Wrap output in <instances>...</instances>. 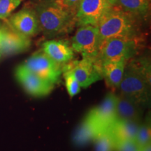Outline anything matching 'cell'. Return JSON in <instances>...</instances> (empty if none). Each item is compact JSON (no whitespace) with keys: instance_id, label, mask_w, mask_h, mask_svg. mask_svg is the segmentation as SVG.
Returning a JSON list of instances; mask_svg holds the SVG:
<instances>
[{"instance_id":"cell-7","label":"cell","mask_w":151,"mask_h":151,"mask_svg":"<svg viewBox=\"0 0 151 151\" xmlns=\"http://www.w3.org/2000/svg\"><path fill=\"white\" fill-rule=\"evenodd\" d=\"M29 37L17 32L6 22L0 27V60L22 53L30 48Z\"/></svg>"},{"instance_id":"cell-24","label":"cell","mask_w":151,"mask_h":151,"mask_svg":"<svg viewBox=\"0 0 151 151\" xmlns=\"http://www.w3.org/2000/svg\"><path fill=\"white\" fill-rule=\"evenodd\" d=\"M58 1H59L60 3L62 4L64 6L72 10L76 9V7L77 8L81 0H58Z\"/></svg>"},{"instance_id":"cell-2","label":"cell","mask_w":151,"mask_h":151,"mask_svg":"<svg viewBox=\"0 0 151 151\" xmlns=\"http://www.w3.org/2000/svg\"><path fill=\"white\" fill-rule=\"evenodd\" d=\"M72 10L59 1H41L36 7L40 30L45 35L55 36L67 33L76 22Z\"/></svg>"},{"instance_id":"cell-23","label":"cell","mask_w":151,"mask_h":151,"mask_svg":"<svg viewBox=\"0 0 151 151\" xmlns=\"http://www.w3.org/2000/svg\"><path fill=\"white\" fill-rule=\"evenodd\" d=\"M139 149L134 139H115V151H139Z\"/></svg>"},{"instance_id":"cell-17","label":"cell","mask_w":151,"mask_h":151,"mask_svg":"<svg viewBox=\"0 0 151 151\" xmlns=\"http://www.w3.org/2000/svg\"><path fill=\"white\" fill-rule=\"evenodd\" d=\"M141 122L132 120H116L109 129L116 139H134Z\"/></svg>"},{"instance_id":"cell-25","label":"cell","mask_w":151,"mask_h":151,"mask_svg":"<svg viewBox=\"0 0 151 151\" xmlns=\"http://www.w3.org/2000/svg\"><path fill=\"white\" fill-rule=\"evenodd\" d=\"M139 151H151V143H149L148 144L145 145V146L140 147Z\"/></svg>"},{"instance_id":"cell-14","label":"cell","mask_w":151,"mask_h":151,"mask_svg":"<svg viewBox=\"0 0 151 151\" xmlns=\"http://www.w3.org/2000/svg\"><path fill=\"white\" fill-rule=\"evenodd\" d=\"M103 130L89 114H87L73 137V143L76 146H84L94 141L98 134Z\"/></svg>"},{"instance_id":"cell-18","label":"cell","mask_w":151,"mask_h":151,"mask_svg":"<svg viewBox=\"0 0 151 151\" xmlns=\"http://www.w3.org/2000/svg\"><path fill=\"white\" fill-rule=\"evenodd\" d=\"M116 6L135 17L144 16L150 9V0H117Z\"/></svg>"},{"instance_id":"cell-11","label":"cell","mask_w":151,"mask_h":151,"mask_svg":"<svg viewBox=\"0 0 151 151\" xmlns=\"http://www.w3.org/2000/svg\"><path fill=\"white\" fill-rule=\"evenodd\" d=\"M6 22L17 32L29 38L41 31L37 13L31 9H22L11 15Z\"/></svg>"},{"instance_id":"cell-19","label":"cell","mask_w":151,"mask_h":151,"mask_svg":"<svg viewBox=\"0 0 151 151\" xmlns=\"http://www.w3.org/2000/svg\"><path fill=\"white\" fill-rule=\"evenodd\" d=\"M94 141L95 151H115V138L109 128L100 132Z\"/></svg>"},{"instance_id":"cell-12","label":"cell","mask_w":151,"mask_h":151,"mask_svg":"<svg viewBox=\"0 0 151 151\" xmlns=\"http://www.w3.org/2000/svg\"><path fill=\"white\" fill-rule=\"evenodd\" d=\"M116 94L109 92L102 102L88 112L92 118L104 129L109 128L116 121Z\"/></svg>"},{"instance_id":"cell-15","label":"cell","mask_w":151,"mask_h":151,"mask_svg":"<svg viewBox=\"0 0 151 151\" xmlns=\"http://www.w3.org/2000/svg\"><path fill=\"white\" fill-rule=\"evenodd\" d=\"M116 96V120H132L141 122V106L121 94Z\"/></svg>"},{"instance_id":"cell-10","label":"cell","mask_w":151,"mask_h":151,"mask_svg":"<svg viewBox=\"0 0 151 151\" xmlns=\"http://www.w3.org/2000/svg\"><path fill=\"white\" fill-rule=\"evenodd\" d=\"M62 68L72 71L81 88H86L103 79L99 65L95 60L91 58H83L81 60L70 62L64 65Z\"/></svg>"},{"instance_id":"cell-20","label":"cell","mask_w":151,"mask_h":151,"mask_svg":"<svg viewBox=\"0 0 151 151\" xmlns=\"http://www.w3.org/2000/svg\"><path fill=\"white\" fill-rule=\"evenodd\" d=\"M150 120L146 118L144 122H141L134 139L139 148L150 143Z\"/></svg>"},{"instance_id":"cell-4","label":"cell","mask_w":151,"mask_h":151,"mask_svg":"<svg viewBox=\"0 0 151 151\" xmlns=\"http://www.w3.org/2000/svg\"><path fill=\"white\" fill-rule=\"evenodd\" d=\"M137 39L122 37L105 39L101 41L96 61L98 64L121 60L127 61L135 54Z\"/></svg>"},{"instance_id":"cell-13","label":"cell","mask_w":151,"mask_h":151,"mask_svg":"<svg viewBox=\"0 0 151 151\" xmlns=\"http://www.w3.org/2000/svg\"><path fill=\"white\" fill-rule=\"evenodd\" d=\"M42 51L50 59L63 66L73 60V50L69 43L62 40L47 41L42 45Z\"/></svg>"},{"instance_id":"cell-8","label":"cell","mask_w":151,"mask_h":151,"mask_svg":"<svg viewBox=\"0 0 151 151\" xmlns=\"http://www.w3.org/2000/svg\"><path fill=\"white\" fill-rule=\"evenodd\" d=\"M112 6L107 0H81L75 15L76 22L78 26H97Z\"/></svg>"},{"instance_id":"cell-26","label":"cell","mask_w":151,"mask_h":151,"mask_svg":"<svg viewBox=\"0 0 151 151\" xmlns=\"http://www.w3.org/2000/svg\"><path fill=\"white\" fill-rule=\"evenodd\" d=\"M107 1L112 6H116L117 4V0H107Z\"/></svg>"},{"instance_id":"cell-6","label":"cell","mask_w":151,"mask_h":151,"mask_svg":"<svg viewBox=\"0 0 151 151\" xmlns=\"http://www.w3.org/2000/svg\"><path fill=\"white\" fill-rule=\"evenodd\" d=\"M22 64L30 71L52 84H57L60 81L62 65L50 59L42 50L32 55Z\"/></svg>"},{"instance_id":"cell-3","label":"cell","mask_w":151,"mask_h":151,"mask_svg":"<svg viewBox=\"0 0 151 151\" xmlns=\"http://www.w3.org/2000/svg\"><path fill=\"white\" fill-rule=\"evenodd\" d=\"M102 41L113 37L137 39L138 27L135 16L113 6L97 24Z\"/></svg>"},{"instance_id":"cell-5","label":"cell","mask_w":151,"mask_h":151,"mask_svg":"<svg viewBox=\"0 0 151 151\" xmlns=\"http://www.w3.org/2000/svg\"><path fill=\"white\" fill-rule=\"evenodd\" d=\"M101 41L97 26H80L71 39L73 50L82 55L83 58L96 60Z\"/></svg>"},{"instance_id":"cell-27","label":"cell","mask_w":151,"mask_h":151,"mask_svg":"<svg viewBox=\"0 0 151 151\" xmlns=\"http://www.w3.org/2000/svg\"><path fill=\"white\" fill-rule=\"evenodd\" d=\"M58 1V0H41V1Z\"/></svg>"},{"instance_id":"cell-21","label":"cell","mask_w":151,"mask_h":151,"mask_svg":"<svg viewBox=\"0 0 151 151\" xmlns=\"http://www.w3.org/2000/svg\"><path fill=\"white\" fill-rule=\"evenodd\" d=\"M62 73L65 80L66 88L70 97H74L81 91V86L71 69L62 68Z\"/></svg>"},{"instance_id":"cell-1","label":"cell","mask_w":151,"mask_h":151,"mask_svg":"<svg viewBox=\"0 0 151 151\" xmlns=\"http://www.w3.org/2000/svg\"><path fill=\"white\" fill-rule=\"evenodd\" d=\"M120 93L142 106L150 101V67L146 60H136L124 69L120 86Z\"/></svg>"},{"instance_id":"cell-9","label":"cell","mask_w":151,"mask_h":151,"mask_svg":"<svg viewBox=\"0 0 151 151\" xmlns=\"http://www.w3.org/2000/svg\"><path fill=\"white\" fill-rule=\"evenodd\" d=\"M15 77L25 92L35 97L48 95L54 88L55 85L30 71L22 63L16 69Z\"/></svg>"},{"instance_id":"cell-22","label":"cell","mask_w":151,"mask_h":151,"mask_svg":"<svg viewBox=\"0 0 151 151\" xmlns=\"http://www.w3.org/2000/svg\"><path fill=\"white\" fill-rule=\"evenodd\" d=\"M22 0H0V19L6 20L21 4Z\"/></svg>"},{"instance_id":"cell-16","label":"cell","mask_w":151,"mask_h":151,"mask_svg":"<svg viewBox=\"0 0 151 151\" xmlns=\"http://www.w3.org/2000/svg\"><path fill=\"white\" fill-rule=\"evenodd\" d=\"M126 63L127 60H121L99 64L102 78L104 79L109 87L113 89L119 88L123 76Z\"/></svg>"}]
</instances>
